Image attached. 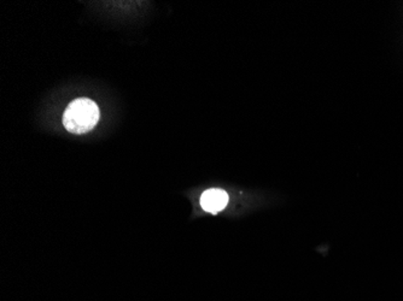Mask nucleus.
<instances>
[{"instance_id":"obj_1","label":"nucleus","mask_w":403,"mask_h":301,"mask_svg":"<svg viewBox=\"0 0 403 301\" xmlns=\"http://www.w3.org/2000/svg\"><path fill=\"white\" fill-rule=\"evenodd\" d=\"M100 116L99 107L87 98L75 99L66 107L63 113V125L69 133L84 134L93 129Z\"/></svg>"},{"instance_id":"obj_2","label":"nucleus","mask_w":403,"mask_h":301,"mask_svg":"<svg viewBox=\"0 0 403 301\" xmlns=\"http://www.w3.org/2000/svg\"><path fill=\"white\" fill-rule=\"evenodd\" d=\"M229 194L225 190L219 188H211L202 194L201 203L202 209L209 213H217L225 209L229 204Z\"/></svg>"}]
</instances>
